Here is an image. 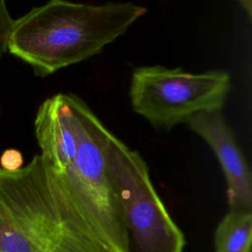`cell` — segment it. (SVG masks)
I'll use <instances>...</instances> for the list:
<instances>
[{
	"mask_svg": "<svg viewBox=\"0 0 252 252\" xmlns=\"http://www.w3.org/2000/svg\"><path fill=\"white\" fill-rule=\"evenodd\" d=\"M0 252H106L40 155L0 166Z\"/></svg>",
	"mask_w": 252,
	"mask_h": 252,
	"instance_id": "6da1fadb",
	"label": "cell"
},
{
	"mask_svg": "<svg viewBox=\"0 0 252 252\" xmlns=\"http://www.w3.org/2000/svg\"><path fill=\"white\" fill-rule=\"evenodd\" d=\"M147 11L131 2L49 0L14 20L8 51L45 77L99 53Z\"/></svg>",
	"mask_w": 252,
	"mask_h": 252,
	"instance_id": "7a4b0ae2",
	"label": "cell"
},
{
	"mask_svg": "<svg viewBox=\"0 0 252 252\" xmlns=\"http://www.w3.org/2000/svg\"><path fill=\"white\" fill-rule=\"evenodd\" d=\"M76 141L47 163L106 252H127L126 228L115 178L118 139L77 95L63 94ZM45 161V160H44Z\"/></svg>",
	"mask_w": 252,
	"mask_h": 252,
	"instance_id": "3957f363",
	"label": "cell"
},
{
	"mask_svg": "<svg viewBox=\"0 0 252 252\" xmlns=\"http://www.w3.org/2000/svg\"><path fill=\"white\" fill-rule=\"evenodd\" d=\"M230 87V75L223 70L193 74L181 68L143 66L133 71L129 95L136 113L168 131L199 112L221 110Z\"/></svg>",
	"mask_w": 252,
	"mask_h": 252,
	"instance_id": "277c9868",
	"label": "cell"
},
{
	"mask_svg": "<svg viewBox=\"0 0 252 252\" xmlns=\"http://www.w3.org/2000/svg\"><path fill=\"white\" fill-rule=\"evenodd\" d=\"M115 178L124 214L127 252H183L184 233L153 185L147 162L123 142L115 158Z\"/></svg>",
	"mask_w": 252,
	"mask_h": 252,
	"instance_id": "5b68a950",
	"label": "cell"
},
{
	"mask_svg": "<svg viewBox=\"0 0 252 252\" xmlns=\"http://www.w3.org/2000/svg\"><path fill=\"white\" fill-rule=\"evenodd\" d=\"M188 125L210 146L220 164L229 209L252 210L251 171L221 110L199 112Z\"/></svg>",
	"mask_w": 252,
	"mask_h": 252,
	"instance_id": "8992f818",
	"label": "cell"
},
{
	"mask_svg": "<svg viewBox=\"0 0 252 252\" xmlns=\"http://www.w3.org/2000/svg\"><path fill=\"white\" fill-rule=\"evenodd\" d=\"M252 210L229 209L214 233L215 252H250Z\"/></svg>",
	"mask_w": 252,
	"mask_h": 252,
	"instance_id": "52a82bcc",
	"label": "cell"
},
{
	"mask_svg": "<svg viewBox=\"0 0 252 252\" xmlns=\"http://www.w3.org/2000/svg\"><path fill=\"white\" fill-rule=\"evenodd\" d=\"M14 24L5 0H0V57L8 51V40Z\"/></svg>",
	"mask_w": 252,
	"mask_h": 252,
	"instance_id": "ba28073f",
	"label": "cell"
},
{
	"mask_svg": "<svg viewBox=\"0 0 252 252\" xmlns=\"http://www.w3.org/2000/svg\"><path fill=\"white\" fill-rule=\"evenodd\" d=\"M1 167L8 170H15L23 166V156L17 150L5 151L0 158Z\"/></svg>",
	"mask_w": 252,
	"mask_h": 252,
	"instance_id": "9c48e42d",
	"label": "cell"
},
{
	"mask_svg": "<svg viewBox=\"0 0 252 252\" xmlns=\"http://www.w3.org/2000/svg\"><path fill=\"white\" fill-rule=\"evenodd\" d=\"M239 3L243 6V8L246 10L249 17L251 16V0H238Z\"/></svg>",
	"mask_w": 252,
	"mask_h": 252,
	"instance_id": "30bf717a",
	"label": "cell"
}]
</instances>
